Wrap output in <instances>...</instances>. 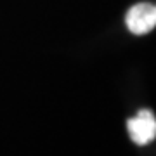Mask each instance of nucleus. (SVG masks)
Instances as JSON below:
<instances>
[{
  "instance_id": "f257e3e1",
  "label": "nucleus",
  "mask_w": 156,
  "mask_h": 156,
  "mask_svg": "<svg viewBox=\"0 0 156 156\" xmlns=\"http://www.w3.org/2000/svg\"><path fill=\"white\" fill-rule=\"evenodd\" d=\"M127 28L134 35H146L156 28V5L154 4H135L128 9L127 17Z\"/></svg>"
},
{
  "instance_id": "f03ea898",
  "label": "nucleus",
  "mask_w": 156,
  "mask_h": 156,
  "mask_svg": "<svg viewBox=\"0 0 156 156\" xmlns=\"http://www.w3.org/2000/svg\"><path fill=\"white\" fill-rule=\"evenodd\" d=\"M127 130L130 134V139L135 144L146 146L156 137V118L153 111L149 109H140L134 118L127 122Z\"/></svg>"
}]
</instances>
